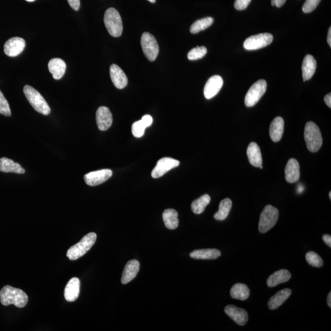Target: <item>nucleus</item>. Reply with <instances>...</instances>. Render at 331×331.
<instances>
[{
  "instance_id": "nucleus-6",
  "label": "nucleus",
  "mask_w": 331,
  "mask_h": 331,
  "mask_svg": "<svg viewBox=\"0 0 331 331\" xmlns=\"http://www.w3.org/2000/svg\"><path fill=\"white\" fill-rule=\"evenodd\" d=\"M279 216V210L272 205H267L261 213L258 229L261 233H266L275 226Z\"/></svg>"
},
{
  "instance_id": "nucleus-4",
  "label": "nucleus",
  "mask_w": 331,
  "mask_h": 331,
  "mask_svg": "<svg viewBox=\"0 0 331 331\" xmlns=\"http://www.w3.org/2000/svg\"><path fill=\"white\" fill-rule=\"evenodd\" d=\"M24 93L31 106L37 112L44 116H47L50 113L49 105L38 91L30 85H25L24 88Z\"/></svg>"
},
{
  "instance_id": "nucleus-19",
  "label": "nucleus",
  "mask_w": 331,
  "mask_h": 331,
  "mask_svg": "<svg viewBox=\"0 0 331 331\" xmlns=\"http://www.w3.org/2000/svg\"><path fill=\"white\" fill-rule=\"evenodd\" d=\"M81 282L78 278H74L68 282L65 289V298L68 302H74L78 299L80 293Z\"/></svg>"
},
{
  "instance_id": "nucleus-12",
  "label": "nucleus",
  "mask_w": 331,
  "mask_h": 331,
  "mask_svg": "<svg viewBox=\"0 0 331 331\" xmlns=\"http://www.w3.org/2000/svg\"><path fill=\"white\" fill-rule=\"evenodd\" d=\"M25 45L26 42L24 39L19 37H14L5 42L4 52L8 57H17L23 52Z\"/></svg>"
},
{
  "instance_id": "nucleus-3",
  "label": "nucleus",
  "mask_w": 331,
  "mask_h": 331,
  "mask_svg": "<svg viewBox=\"0 0 331 331\" xmlns=\"http://www.w3.org/2000/svg\"><path fill=\"white\" fill-rule=\"evenodd\" d=\"M304 138L308 150L311 152H316L320 149L322 138L320 130L313 122H308L305 125Z\"/></svg>"
},
{
  "instance_id": "nucleus-11",
  "label": "nucleus",
  "mask_w": 331,
  "mask_h": 331,
  "mask_svg": "<svg viewBox=\"0 0 331 331\" xmlns=\"http://www.w3.org/2000/svg\"><path fill=\"white\" fill-rule=\"evenodd\" d=\"M180 162L177 159L170 158V157H164L157 162L155 168L152 171V177L154 179L161 178L171 170L176 167H178Z\"/></svg>"
},
{
  "instance_id": "nucleus-16",
  "label": "nucleus",
  "mask_w": 331,
  "mask_h": 331,
  "mask_svg": "<svg viewBox=\"0 0 331 331\" xmlns=\"http://www.w3.org/2000/svg\"><path fill=\"white\" fill-rule=\"evenodd\" d=\"M285 179L288 183L293 184L300 178V165L295 158L288 160L285 170Z\"/></svg>"
},
{
  "instance_id": "nucleus-33",
  "label": "nucleus",
  "mask_w": 331,
  "mask_h": 331,
  "mask_svg": "<svg viewBox=\"0 0 331 331\" xmlns=\"http://www.w3.org/2000/svg\"><path fill=\"white\" fill-rule=\"evenodd\" d=\"M207 50L204 46L197 47L193 48L188 53V59L190 61H197L206 55Z\"/></svg>"
},
{
  "instance_id": "nucleus-13",
  "label": "nucleus",
  "mask_w": 331,
  "mask_h": 331,
  "mask_svg": "<svg viewBox=\"0 0 331 331\" xmlns=\"http://www.w3.org/2000/svg\"><path fill=\"white\" fill-rule=\"evenodd\" d=\"M96 121L99 130L106 131L113 124V115L109 108L99 107L96 111Z\"/></svg>"
},
{
  "instance_id": "nucleus-10",
  "label": "nucleus",
  "mask_w": 331,
  "mask_h": 331,
  "mask_svg": "<svg viewBox=\"0 0 331 331\" xmlns=\"http://www.w3.org/2000/svg\"><path fill=\"white\" fill-rule=\"evenodd\" d=\"M113 176V171L105 169L93 171L84 176V181L88 186L95 187L104 183Z\"/></svg>"
},
{
  "instance_id": "nucleus-40",
  "label": "nucleus",
  "mask_w": 331,
  "mask_h": 331,
  "mask_svg": "<svg viewBox=\"0 0 331 331\" xmlns=\"http://www.w3.org/2000/svg\"><path fill=\"white\" fill-rule=\"evenodd\" d=\"M68 4L74 11H78L81 7L80 0H68Z\"/></svg>"
},
{
  "instance_id": "nucleus-46",
  "label": "nucleus",
  "mask_w": 331,
  "mask_h": 331,
  "mask_svg": "<svg viewBox=\"0 0 331 331\" xmlns=\"http://www.w3.org/2000/svg\"><path fill=\"white\" fill-rule=\"evenodd\" d=\"M147 1L152 3V4H154V3H155L156 0H147Z\"/></svg>"
},
{
  "instance_id": "nucleus-38",
  "label": "nucleus",
  "mask_w": 331,
  "mask_h": 331,
  "mask_svg": "<svg viewBox=\"0 0 331 331\" xmlns=\"http://www.w3.org/2000/svg\"><path fill=\"white\" fill-rule=\"evenodd\" d=\"M252 0H235V8L237 10L242 11L246 9Z\"/></svg>"
},
{
  "instance_id": "nucleus-24",
  "label": "nucleus",
  "mask_w": 331,
  "mask_h": 331,
  "mask_svg": "<svg viewBox=\"0 0 331 331\" xmlns=\"http://www.w3.org/2000/svg\"><path fill=\"white\" fill-rule=\"evenodd\" d=\"M291 294H292V290L289 289V288H286V289L280 291L274 296L271 297L269 302H268V307H269L270 310L278 309V308L281 306L289 298Z\"/></svg>"
},
{
  "instance_id": "nucleus-20",
  "label": "nucleus",
  "mask_w": 331,
  "mask_h": 331,
  "mask_svg": "<svg viewBox=\"0 0 331 331\" xmlns=\"http://www.w3.org/2000/svg\"><path fill=\"white\" fill-rule=\"evenodd\" d=\"M284 121L281 117H278L271 122L269 127V135L273 142L281 141L284 135Z\"/></svg>"
},
{
  "instance_id": "nucleus-7",
  "label": "nucleus",
  "mask_w": 331,
  "mask_h": 331,
  "mask_svg": "<svg viewBox=\"0 0 331 331\" xmlns=\"http://www.w3.org/2000/svg\"><path fill=\"white\" fill-rule=\"evenodd\" d=\"M267 82L261 79L256 81L248 90L245 97V104L247 107H253L260 100L262 96L266 93Z\"/></svg>"
},
{
  "instance_id": "nucleus-18",
  "label": "nucleus",
  "mask_w": 331,
  "mask_h": 331,
  "mask_svg": "<svg viewBox=\"0 0 331 331\" xmlns=\"http://www.w3.org/2000/svg\"><path fill=\"white\" fill-rule=\"evenodd\" d=\"M140 263L138 260L133 259L128 261L124 268L122 273L121 282L122 284H127L133 281L138 274L139 270Z\"/></svg>"
},
{
  "instance_id": "nucleus-48",
  "label": "nucleus",
  "mask_w": 331,
  "mask_h": 331,
  "mask_svg": "<svg viewBox=\"0 0 331 331\" xmlns=\"http://www.w3.org/2000/svg\"><path fill=\"white\" fill-rule=\"evenodd\" d=\"M329 198L330 199H331V192H329Z\"/></svg>"
},
{
  "instance_id": "nucleus-17",
  "label": "nucleus",
  "mask_w": 331,
  "mask_h": 331,
  "mask_svg": "<svg viewBox=\"0 0 331 331\" xmlns=\"http://www.w3.org/2000/svg\"><path fill=\"white\" fill-rule=\"evenodd\" d=\"M110 75L114 86L119 89H123L128 84V78L126 74L119 67L113 64L110 67Z\"/></svg>"
},
{
  "instance_id": "nucleus-34",
  "label": "nucleus",
  "mask_w": 331,
  "mask_h": 331,
  "mask_svg": "<svg viewBox=\"0 0 331 331\" xmlns=\"http://www.w3.org/2000/svg\"><path fill=\"white\" fill-rule=\"evenodd\" d=\"M305 258H306L308 263L313 267H321L324 263L320 256L314 252L307 253Z\"/></svg>"
},
{
  "instance_id": "nucleus-28",
  "label": "nucleus",
  "mask_w": 331,
  "mask_h": 331,
  "mask_svg": "<svg viewBox=\"0 0 331 331\" xmlns=\"http://www.w3.org/2000/svg\"><path fill=\"white\" fill-rule=\"evenodd\" d=\"M162 219L168 229L175 230L179 226L178 213L175 209L165 210L162 213Z\"/></svg>"
},
{
  "instance_id": "nucleus-9",
  "label": "nucleus",
  "mask_w": 331,
  "mask_h": 331,
  "mask_svg": "<svg viewBox=\"0 0 331 331\" xmlns=\"http://www.w3.org/2000/svg\"><path fill=\"white\" fill-rule=\"evenodd\" d=\"M273 39L272 34L268 33L251 36L244 41V47L247 50H258L272 43Z\"/></svg>"
},
{
  "instance_id": "nucleus-43",
  "label": "nucleus",
  "mask_w": 331,
  "mask_h": 331,
  "mask_svg": "<svg viewBox=\"0 0 331 331\" xmlns=\"http://www.w3.org/2000/svg\"><path fill=\"white\" fill-rule=\"evenodd\" d=\"M325 103L326 104L328 107L329 108L331 107V94L329 93L327 94L326 96L324 97V99Z\"/></svg>"
},
{
  "instance_id": "nucleus-31",
  "label": "nucleus",
  "mask_w": 331,
  "mask_h": 331,
  "mask_svg": "<svg viewBox=\"0 0 331 331\" xmlns=\"http://www.w3.org/2000/svg\"><path fill=\"white\" fill-rule=\"evenodd\" d=\"M210 196L207 194L195 199L191 205V208H192L193 213L201 214L203 212L205 207L210 203Z\"/></svg>"
},
{
  "instance_id": "nucleus-8",
  "label": "nucleus",
  "mask_w": 331,
  "mask_h": 331,
  "mask_svg": "<svg viewBox=\"0 0 331 331\" xmlns=\"http://www.w3.org/2000/svg\"><path fill=\"white\" fill-rule=\"evenodd\" d=\"M141 44L144 55L150 62L155 61L159 53V45L152 35L148 32L142 34Z\"/></svg>"
},
{
  "instance_id": "nucleus-30",
  "label": "nucleus",
  "mask_w": 331,
  "mask_h": 331,
  "mask_svg": "<svg viewBox=\"0 0 331 331\" xmlns=\"http://www.w3.org/2000/svg\"><path fill=\"white\" fill-rule=\"evenodd\" d=\"M232 207V201L229 198L224 199L219 205V209L217 212L214 215V218L216 220L223 221L228 217Z\"/></svg>"
},
{
  "instance_id": "nucleus-37",
  "label": "nucleus",
  "mask_w": 331,
  "mask_h": 331,
  "mask_svg": "<svg viewBox=\"0 0 331 331\" xmlns=\"http://www.w3.org/2000/svg\"><path fill=\"white\" fill-rule=\"evenodd\" d=\"M321 0H306L302 7V11L304 13L312 12L317 8Z\"/></svg>"
},
{
  "instance_id": "nucleus-35",
  "label": "nucleus",
  "mask_w": 331,
  "mask_h": 331,
  "mask_svg": "<svg viewBox=\"0 0 331 331\" xmlns=\"http://www.w3.org/2000/svg\"><path fill=\"white\" fill-rule=\"evenodd\" d=\"M0 114L7 117L11 116L9 103L1 91H0Z\"/></svg>"
},
{
  "instance_id": "nucleus-23",
  "label": "nucleus",
  "mask_w": 331,
  "mask_h": 331,
  "mask_svg": "<svg viewBox=\"0 0 331 331\" xmlns=\"http://www.w3.org/2000/svg\"><path fill=\"white\" fill-rule=\"evenodd\" d=\"M247 156L250 163L256 168H259L262 164V159L260 148L255 142H252L248 145L247 151Z\"/></svg>"
},
{
  "instance_id": "nucleus-39",
  "label": "nucleus",
  "mask_w": 331,
  "mask_h": 331,
  "mask_svg": "<svg viewBox=\"0 0 331 331\" xmlns=\"http://www.w3.org/2000/svg\"><path fill=\"white\" fill-rule=\"evenodd\" d=\"M143 124L145 125V127L147 128L150 127L153 123V119L152 117L150 115H145L142 117V119L141 120Z\"/></svg>"
},
{
  "instance_id": "nucleus-29",
  "label": "nucleus",
  "mask_w": 331,
  "mask_h": 331,
  "mask_svg": "<svg viewBox=\"0 0 331 331\" xmlns=\"http://www.w3.org/2000/svg\"><path fill=\"white\" fill-rule=\"evenodd\" d=\"M231 296L238 300H246L250 296V290L246 285L236 284L234 285L230 291Z\"/></svg>"
},
{
  "instance_id": "nucleus-15",
  "label": "nucleus",
  "mask_w": 331,
  "mask_h": 331,
  "mask_svg": "<svg viewBox=\"0 0 331 331\" xmlns=\"http://www.w3.org/2000/svg\"><path fill=\"white\" fill-rule=\"evenodd\" d=\"M225 312L237 324L241 325V326H244L248 320V315L247 311L241 309V308L236 307L235 305H227L225 307Z\"/></svg>"
},
{
  "instance_id": "nucleus-41",
  "label": "nucleus",
  "mask_w": 331,
  "mask_h": 331,
  "mask_svg": "<svg viewBox=\"0 0 331 331\" xmlns=\"http://www.w3.org/2000/svg\"><path fill=\"white\" fill-rule=\"evenodd\" d=\"M287 0H271V5L278 8H281L285 4Z\"/></svg>"
},
{
  "instance_id": "nucleus-36",
  "label": "nucleus",
  "mask_w": 331,
  "mask_h": 331,
  "mask_svg": "<svg viewBox=\"0 0 331 331\" xmlns=\"http://www.w3.org/2000/svg\"><path fill=\"white\" fill-rule=\"evenodd\" d=\"M146 127L142 122L141 120L138 122L134 123L132 125V133L136 138H141L144 135L145 130Z\"/></svg>"
},
{
  "instance_id": "nucleus-42",
  "label": "nucleus",
  "mask_w": 331,
  "mask_h": 331,
  "mask_svg": "<svg viewBox=\"0 0 331 331\" xmlns=\"http://www.w3.org/2000/svg\"><path fill=\"white\" fill-rule=\"evenodd\" d=\"M322 240L328 246L331 247V236L329 235H324L322 236Z\"/></svg>"
},
{
  "instance_id": "nucleus-21",
  "label": "nucleus",
  "mask_w": 331,
  "mask_h": 331,
  "mask_svg": "<svg viewBox=\"0 0 331 331\" xmlns=\"http://www.w3.org/2000/svg\"><path fill=\"white\" fill-rule=\"evenodd\" d=\"M316 61L312 56L307 55L304 57L302 65V77L304 81H307L312 78L316 69Z\"/></svg>"
},
{
  "instance_id": "nucleus-44",
  "label": "nucleus",
  "mask_w": 331,
  "mask_h": 331,
  "mask_svg": "<svg viewBox=\"0 0 331 331\" xmlns=\"http://www.w3.org/2000/svg\"><path fill=\"white\" fill-rule=\"evenodd\" d=\"M327 43L329 45V46L331 47V28H329L327 33Z\"/></svg>"
},
{
  "instance_id": "nucleus-2",
  "label": "nucleus",
  "mask_w": 331,
  "mask_h": 331,
  "mask_svg": "<svg viewBox=\"0 0 331 331\" xmlns=\"http://www.w3.org/2000/svg\"><path fill=\"white\" fill-rule=\"evenodd\" d=\"M96 238L97 235L95 233H90L84 236L78 244L69 248L67 253V257L72 261L81 258L93 246Z\"/></svg>"
},
{
  "instance_id": "nucleus-32",
  "label": "nucleus",
  "mask_w": 331,
  "mask_h": 331,
  "mask_svg": "<svg viewBox=\"0 0 331 331\" xmlns=\"http://www.w3.org/2000/svg\"><path fill=\"white\" fill-rule=\"evenodd\" d=\"M214 20L211 17H207L203 19L198 20L194 22L190 27V32L196 34L207 29L213 24Z\"/></svg>"
},
{
  "instance_id": "nucleus-25",
  "label": "nucleus",
  "mask_w": 331,
  "mask_h": 331,
  "mask_svg": "<svg viewBox=\"0 0 331 331\" xmlns=\"http://www.w3.org/2000/svg\"><path fill=\"white\" fill-rule=\"evenodd\" d=\"M0 171L2 173H13L21 175L25 172L21 165L6 157L0 158Z\"/></svg>"
},
{
  "instance_id": "nucleus-27",
  "label": "nucleus",
  "mask_w": 331,
  "mask_h": 331,
  "mask_svg": "<svg viewBox=\"0 0 331 331\" xmlns=\"http://www.w3.org/2000/svg\"><path fill=\"white\" fill-rule=\"evenodd\" d=\"M221 256L220 251L217 249L196 250L190 253V256L196 259H215Z\"/></svg>"
},
{
  "instance_id": "nucleus-14",
  "label": "nucleus",
  "mask_w": 331,
  "mask_h": 331,
  "mask_svg": "<svg viewBox=\"0 0 331 331\" xmlns=\"http://www.w3.org/2000/svg\"><path fill=\"white\" fill-rule=\"evenodd\" d=\"M224 85V80L218 75L213 76L205 85L204 94L205 98L210 99L217 95Z\"/></svg>"
},
{
  "instance_id": "nucleus-22",
  "label": "nucleus",
  "mask_w": 331,
  "mask_h": 331,
  "mask_svg": "<svg viewBox=\"0 0 331 331\" xmlns=\"http://www.w3.org/2000/svg\"><path fill=\"white\" fill-rule=\"evenodd\" d=\"M48 68L50 73L52 74L53 79L60 80L64 76L67 65L61 59H53L48 62Z\"/></svg>"
},
{
  "instance_id": "nucleus-5",
  "label": "nucleus",
  "mask_w": 331,
  "mask_h": 331,
  "mask_svg": "<svg viewBox=\"0 0 331 331\" xmlns=\"http://www.w3.org/2000/svg\"><path fill=\"white\" fill-rule=\"evenodd\" d=\"M104 22L108 32L113 37L121 36L123 31V24L121 15L116 9L109 8L104 14Z\"/></svg>"
},
{
  "instance_id": "nucleus-26",
  "label": "nucleus",
  "mask_w": 331,
  "mask_h": 331,
  "mask_svg": "<svg viewBox=\"0 0 331 331\" xmlns=\"http://www.w3.org/2000/svg\"><path fill=\"white\" fill-rule=\"evenodd\" d=\"M291 273L287 269L276 271L267 279V285L269 287H274L277 285L285 283L291 279Z\"/></svg>"
},
{
  "instance_id": "nucleus-47",
  "label": "nucleus",
  "mask_w": 331,
  "mask_h": 331,
  "mask_svg": "<svg viewBox=\"0 0 331 331\" xmlns=\"http://www.w3.org/2000/svg\"><path fill=\"white\" fill-rule=\"evenodd\" d=\"M26 1L29 2H35V0H26Z\"/></svg>"
},
{
  "instance_id": "nucleus-1",
  "label": "nucleus",
  "mask_w": 331,
  "mask_h": 331,
  "mask_svg": "<svg viewBox=\"0 0 331 331\" xmlns=\"http://www.w3.org/2000/svg\"><path fill=\"white\" fill-rule=\"evenodd\" d=\"M28 301L27 294L19 288L7 285L0 291V302L5 306L13 304L17 307L23 308Z\"/></svg>"
},
{
  "instance_id": "nucleus-45",
  "label": "nucleus",
  "mask_w": 331,
  "mask_h": 331,
  "mask_svg": "<svg viewBox=\"0 0 331 331\" xmlns=\"http://www.w3.org/2000/svg\"><path fill=\"white\" fill-rule=\"evenodd\" d=\"M327 302L328 306L331 307V293H329V295L327 296Z\"/></svg>"
},
{
  "instance_id": "nucleus-49",
  "label": "nucleus",
  "mask_w": 331,
  "mask_h": 331,
  "mask_svg": "<svg viewBox=\"0 0 331 331\" xmlns=\"http://www.w3.org/2000/svg\"><path fill=\"white\" fill-rule=\"evenodd\" d=\"M259 168H260V169H261V170H262V168H263V167H262V165H261V167H259Z\"/></svg>"
}]
</instances>
